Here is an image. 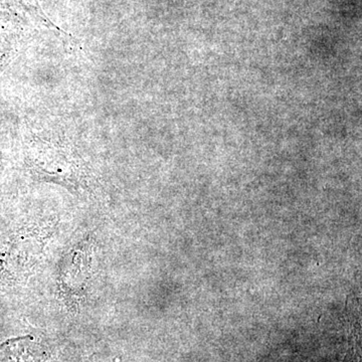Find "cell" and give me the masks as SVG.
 I'll list each match as a JSON object with an SVG mask.
<instances>
[{"mask_svg": "<svg viewBox=\"0 0 362 362\" xmlns=\"http://www.w3.org/2000/svg\"><path fill=\"white\" fill-rule=\"evenodd\" d=\"M51 225H18L0 235V295L25 284L44 259Z\"/></svg>", "mask_w": 362, "mask_h": 362, "instance_id": "6da1fadb", "label": "cell"}, {"mask_svg": "<svg viewBox=\"0 0 362 362\" xmlns=\"http://www.w3.org/2000/svg\"><path fill=\"white\" fill-rule=\"evenodd\" d=\"M47 352L33 335L11 338L0 344V362H47Z\"/></svg>", "mask_w": 362, "mask_h": 362, "instance_id": "3957f363", "label": "cell"}, {"mask_svg": "<svg viewBox=\"0 0 362 362\" xmlns=\"http://www.w3.org/2000/svg\"><path fill=\"white\" fill-rule=\"evenodd\" d=\"M94 259L95 244L90 235L74 243L59 258L56 270L57 290L69 308H80L87 299Z\"/></svg>", "mask_w": 362, "mask_h": 362, "instance_id": "7a4b0ae2", "label": "cell"}]
</instances>
